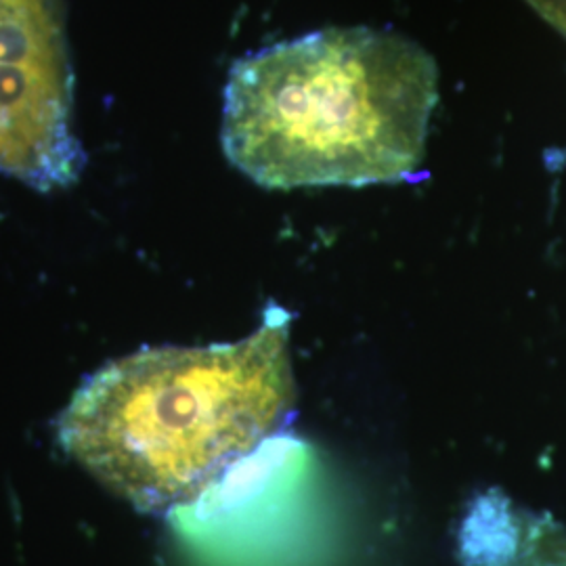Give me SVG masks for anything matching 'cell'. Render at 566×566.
Here are the masks:
<instances>
[{
    "mask_svg": "<svg viewBox=\"0 0 566 566\" xmlns=\"http://www.w3.org/2000/svg\"><path fill=\"white\" fill-rule=\"evenodd\" d=\"M290 315L208 348H143L78 388L57 422L63 449L143 512L193 504L294 413Z\"/></svg>",
    "mask_w": 566,
    "mask_h": 566,
    "instance_id": "cell-1",
    "label": "cell"
},
{
    "mask_svg": "<svg viewBox=\"0 0 566 566\" xmlns=\"http://www.w3.org/2000/svg\"><path fill=\"white\" fill-rule=\"evenodd\" d=\"M439 99L418 42L334 28L238 61L224 88L227 158L269 189L403 181Z\"/></svg>",
    "mask_w": 566,
    "mask_h": 566,
    "instance_id": "cell-2",
    "label": "cell"
}]
</instances>
